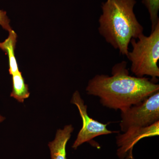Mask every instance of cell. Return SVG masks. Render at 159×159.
Wrapping results in <instances>:
<instances>
[{"label": "cell", "instance_id": "obj_8", "mask_svg": "<svg viewBox=\"0 0 159 159\" xmlns=\"http://www.w3.org/2000/svg\"><path fill=\"white\" fill-rule=\"evenodd\" d=\"M17 35L13 30L9 31L8 38L3 42L0 43V48L6 52L9 57V72L10 75H14L20 72L18 66L15 56V50Z\"/></svg>", "mask_w": 159, "mask_h": 159}, {"label": "cell", "instance_id": "obj_10", "mask_svg": "<svg viewBox=\"0 0 159 159\" xmlns=\"http://www.w3.org/2000/svg\"><path fill=\"white\" fill-rule=\"evenodd\" d=\"M142 2L148 9L152 31L159 23V0H142Z\"/></svg>", "mask_w": 159, "mask_h": 159}, {"label": "cell", "instance_id": "obj_7", "mask_svg": "<svg viewBox=\"0 0 159 159\" xmlns=\"http://www.w3.org/2000/svg\"><path fill=\"white\" fill-rule=\"evenodd\" d=\"M74 130L71 124L57 130L54 140L48 144L51 159H67L66 147Z\"/></svg>", "mask_w": 159, "mask_h": 159}, {"label": "cell", "instance_id": "obj_6", "mask_svg": "<svg viewBox=\"0 0 159 159\" xmlns=\"http://www.w3.org/2000/svg\"><path fill=\"white\" fill-rule=\"evenodd\" d=\"M159 135V121L145 127L129 129L116 137L118 148L117 155L119 159H135L133 149L141 139Z\"/></svg>", "mask_w": 159, "mask_h": 159}, {"label": "cell", "instance_id": "obj_2", "mask_svg": "<svg viewBox=\"0 0 159 159\" xmlns=\"http://www.w3.org/2000/svg\"><path fill=\"white\" fill-rule=\"evenodd\" d=\"M136 0H106L102 3L98 30L106 41L126 56L132 39L143 34L144 28L134 12Z\"/></svg>", "mask_w": 159, "mask_h": 159}, {"label": "cell", "instance_id": "obj_1", "mask_svg": "<svg viewBox=\"0 0 159 159\" xmlns=\"http://www.w3.org/2000/svg\"><path fill=\"white\" fill-rule=\"evenodd\" d=\"M90 96L99 97L103 106L117 111L137 105L159 91V85L145 77L131 76L125 61L112 69L111 76L97 74L86 88Z\"/></svg>", "mask_w": 159, "mask_h": 159}, {"label": "cell", "instance_id": "obj_4", "mask_svg": "<svg viewBox=\"0 0 159 159\" xmlns=\"http://www.w3.org/2000/svg\"><path fill=\"white\" fill-rule=\"evenodd\" d=\"M119 125L125 132L129 129L145 127L159 121V91L137 105L121 111Z\"/></svg>", "mask_w": 159, "mask_h": 159}, {"label": "cell", "instance_id": "obj_9", "mask_svg": "<svg viewBox=\"0 0 159 159\" xmlns=\"http://www.w3.org/2000/svg\"><path fill=\"white\" fill-rule=\"evenodd\" d=\"M12 89L10 97L19 102H24L25 99L30 96L28 84H26L21 72L12 75Z\"/></svg>", "mask_w": 159, "mask_h": 159}, {"label": "cell", "instance_id": "obj_12", "mask_svg": "<svg viewBox=\"0 0 159 159\" xmlns=\"http://www.w3.org/2000/svg\"><path fill=\"white\" fill-rule=\"evenodd\" d=\"M5 120V118L2 115H0V123L3 122Z\"/></svg>", "mask_w": 159, "mask_h": 159}, {"label": "cell", "instance_id": "obj_11", "mask_svg": "<svg viewBox=\"0 0 159 159\" xmlns=\"http://www.w3.org/2000/svg\"><path fill=\"white\" fill-rule=\"evenodd\" d=\"M9 22L10 20L6 15V11L0 10V25L9 32L12 30L9 25Z\"/></svg>", "mask_w": 159, "mask_h": 159}, {"label": "cell", "instance_id": "obj_3", "mask_svg": "<svg viewBox=\"0 0 159 159\" xmlns=\"http://www.w3.org/2000/svg\"><path fill=\"white\" fill-rule=\"evenodd\" d=\"M137 39L131 40L132 49L126 56L131 62L130 70L136 77L150 76L154 81L159 77V23L148 36L143 33Z\"/></svg>", "mask_w": 159, "mask_h": 159}, {"label": "cell", "instance_id": "obj_5", "mask_svg": "<svg viewBox=\"0 0 159 159\" xmlns=\"http://www.w3.org/2000/svg\"><path fill=\"white\" fill-rule=\"evenodd\" d=\"M71 103L77 106L82 121V128L79 131L77 139L72 145V148L76 150L84 143L90 142L96 137L119 132L109 130L107 128L109 123H101L89 116L87 106L84 104V100L78 91H75L73 94Z\"/></svg>", "mask_w": 159, "mask_h": 159}]
</instances>
